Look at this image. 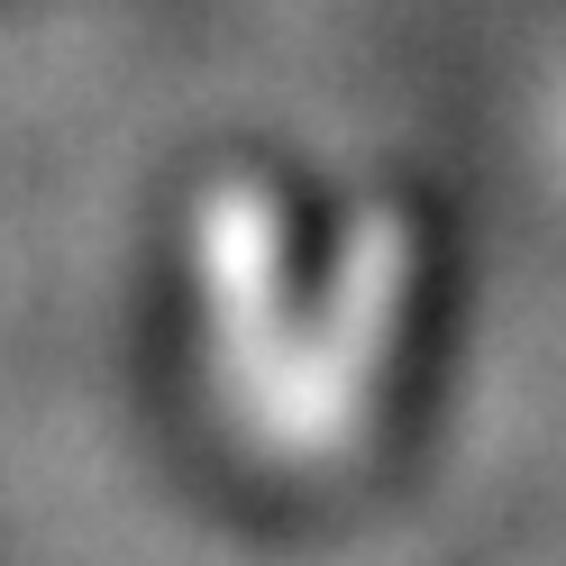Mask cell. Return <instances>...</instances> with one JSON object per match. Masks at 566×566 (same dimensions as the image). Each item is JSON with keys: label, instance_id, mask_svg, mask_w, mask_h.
Returning a JSON list of instances; mask_svg holds the SVG:
<instances>
[{"label": "cell", "instance_id": "obj_1", "mask_svg": "<svg viewBox=\"0 0 566 566\" xmlns=\"http://www.w3.org/2000/svg\"><path fill=\"white\" fill-rule=\"evenodd\" d=\"M439 338V220L411 184L220 156L174 201V347L238 467L338 484L384 448Z\"/></svg>", "mask_w": 566, "mask_h": 566}, {"label": "cell", "instance_id": "obj_2", "mask_svg": "<svg viewBox=\"0 0 566 566\" xmlns=\"http://www.w3.org/2000/svg\"><path fill=\"white\" fill-rule=\"evenodd\" d=\"M539 128H548V156H557V174H566V64L548 74V101H539Z\"/></svg>", "mask_w": 566, "mask_h": 566}]
</instances>
